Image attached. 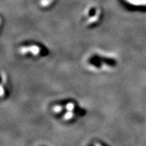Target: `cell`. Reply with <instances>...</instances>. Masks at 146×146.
<instances>
[{
  "mask_svg": "<svg viewBox=\"0 0 146 146\" xmlns=\"http://www.w3.org/2000/svg\"><path fill=\"white\" fill-rule=\"evenodd\" d=\"M104 18L103 9L97 3H91L83 9L81 21L87 28H94L102 23Z\"/></svg>",
  "mask_w": 146,
  "mask_h": 146,
  "instance_id": "cell-4",
  "label": "cell"
},
{
  "mask_svg": "<svg viewBox=\"0 0 146 146\" xmlns=\"http://www.w3.org/2000/svg\"><path fill=\"white\" fill-rule=\"evenodd\" d=\"M50 112L55 119L69 125L84 117L87 110L76 100L66 99L52 103L50 107Z\"/></svg>",
  "mask_w": 146,
  "mask_h": 146,
  "instance_id": "cell-1",
  "label": "cell"
},
{
  "mask_svg": "<svg viewBox=\"0 0 146 146\" xmlns=\"http://www.w3.org/2000/svg\"><path fill=\"white\" fill-rule=\"evenodd\" d=\"M20 57L34 61L43 60L50 55V50L43 43L36 41L22 42L16 47Z\"/></svg>",
  "mask_w": 146,
  "mask_h": 146,
  "instance_id": "cell-3",
  "label": "cell"
},
{
  "mask_svg": "<svg viewBox=\"0 0 146 146\" xmlns=\"http://www.w3.org/2000/svg\"><path fill=\"white\" fill-rule=\"evenodd\" d=\"M8 76L3 71H1V100L6 98L9 94Z\"/></svg>",
  "mask_w": 146,
  "mask_h": 146,
  "instance_id": "cell-6",
  "label": "cell"
},
{
  "mask_svg": "<svg viewBox=\"0 0 146 146\" xmlns=\"http://www.w3.org/2000/svg\"><path fill=\"white\" fill-rule=\"evenodd\" d=\"M85 69L93 73H109L117 68L119 60L113 53L101 50L91 51L83 60Z\"/></svg>",
  "mask_w": 146,
  "mask_h": 146,
  "instance_id": "cell-2",
  "label": "cell"
},
{
  "mask_svg": "<svg viewBox=\"0 0 146 146\" xmlns=\"http://www.w3.org/2000/svg\"><path fill=\"white\" fill-rule=\"evenodd\" d=\"M124 7L131 11L145 10L146 0H120Z\"/></svg>",
  "mask_w": 146,
  "mask_h": 146,
  "instance_id": "cell-5",
  "label": "cell"
},
{
  "mask_svg": "<svg viewBox=\"0 0 146 146\" xmlns=\"http://www.w3.org/2000/svg\"><path fill=\"white\" fill-rule=\"evenodd\" d=\"M36 1L40 8L43 10H48L56 4L58 0H36Z\"/></svg>",
  "mask_w": 146,
  "mask_h": 146,
  "instance_id": "cell-7",
  "label": "cell"
}]
</instances>
